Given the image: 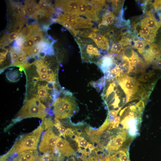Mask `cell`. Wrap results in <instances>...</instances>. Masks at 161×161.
Wrapping results in <instances>:
<instances>
[{
  "mask_svg": "<svg viewBox=\"0 0 161 161\" xmlns=\"http://www.w3.org/2000/svg\"><path fill=\"white\" fill-rule=\"evenodd\" d=\"M44 128L43 121L38 127L31 133L21 136L10 149L4 155L8 156L24 151L36 150Z\"/></svg>",
  "mask_w": 161,
  "mask_h": 161,
  "instance_id": "1",
  "label": "cell"
},
{
  "mask_svg": "<svg viewBox=\"0 0 161 161\" xmlns=\"http://www.w3.org/2000/svg\"><path fill=\"white\" fill-rule=\"evenodd\" d=\"M45 105L35 97L27 100L13 119L16 123L30 117H37L43 120L48 113Z\"/></svg>",
  "mask_w": 161,
  "mask_h": 161,
  "instance_id": "2",
  "label": "cell"
},
{
  "mask_svg": "<svg viewBox=\"0 0 161 161\" xmlns=\"http://www.w3.org/2000/svg\"><path fill=\"white\" fill-rule=\"evenodd\" d=\"M125 93L126 103L134 99L141 100L138 93V87L140 84L138 80L124 73H120V77L117 82Z\"/></svg>",
  "mask_w": 161,
  "mask_h": 161,
  "instance_id": "3",
  "label": "cell"
},
{
  "mask_svg": "<svg viewBox=\"0 0 161 161\" xmlns=\"http://www.w3.org/2000/svg\"><path fill=\"white\" fill-rule=\"evenodd\" d=\"M78 44L80 47L81 57L84 62L97 64L101 58V55L95 45L89 43L83 44L79 39Z\"/></svg>",
  "mask_w": 161,
  "mask_h": 161,
  "instance_id": "4",
  "label": "cell"
},
{
  "mask_svg": "<svg viewBox=\"0 0 161 161\" xmlns=\"http://www.w3.org/2000/svg\"><path fill=\"white\" fill-rule=\"evenodd\" d=\"M59 137L54 133L52 128L47 129L43 134L39 144V151L44 154H55V146Z\"/></svg>",
  "mask_w": 161,
  "mask_h": 161,
  "instance_id": "5",
  "label": "cell"
},
{
  "mask_svg": "<svg viewBox=\"0 0 161 161\" xmlns=\"http://www.w3.org/2000/svg\"><path fill=\"white\" fill-rule=\"evenodd\" d=\"M40 155L37 150H30L5 156H2L0 161H38Z\"/></svg>",
  "mask_w": 161,
  "mask_h": 161,
  "instance_id": "6",
  "label": "cell"
},
{
  "mask_svg": "<svg viewBox=\"0 0 161 161\" xmlns=\"http://www.w3.org/2000/svg\"><path fill=\"white\" fill-rule=\"evenodd\" d=\"M81 0H59L55 3L56 7L61 9L65 14L77 15Z\"/></svg>",
  "mask_w": 161,
  "mask_h": 161,
  "instance_id": "7",
  "label": "cell"
},
{
  "mask_svg": "<svg viewBox=\"0 0 161 161\" xmlns=\"http://www.w3.org/2000/svg\"><path fill=\"white\" fill-rule=\"evenodd\" d=\"M134 28L139 37L150 43L154 41L157 32L151 30L140 21L135 24Z\"/></svg>",
  "mask_w": 161,
  "mask_h": 161,
  "instance_id": "8",
  "label": "cell"
},
{
  "mask_svg": "<svg viewBox=\"0 0 161 161\" xmlns=\"http://www.w3.org/2000/svg\"><path fill=\"white\" fill-rule=\"evenodd\" d=\"M55 149L60 156L69 157L75 154L74 151L70 146L68 142L60 137L57 140Z\"/></svg>",
  "mask_w": 161,
  "mask_h": 161,
  "instance_id": "9",
  "label": "cell"
},
{
  "mask_svg": "<svg viewBox=\"0 0 161 161\" xmlns=\"http://www.w3.org/2000/svg\"><path fill=\"white\" fill-rule=\"evenodd\" d=\"M98 30L97 29H93L92 31L90 32L87 37L92 39L100 49L108 50L109 48V40L103 35L97 32Z\"/></svg>",
  "mask_w": 161,
  "mask_h": 161,
  "instance_id": "10",
  "label": "cell"
},
{
  "mask_svg": "<svg viewBox=\"0 0 161 161\" xmlns=\"http://www.w3.org/2000/svg\"><path fill=\"white\" fill-rule=\"evenodd\" d=\"M114 63L112 55H106L102 58L97 64L102 72L105 74L110 70Z\"/></svg>",
  "mask_w": 161,
  "mask_h": 161,
  "instance_id": "11",
  "label": "cell"
},
{
  "mask_svg": "<svg viewBox=\"0 0 161 161\" xmlns=\"http://www.w3.org/2000/svg\"><path fill=\"white\" fill-rule=\"evenodd\" d=\"M75 21L74 28L80 29L92 27L93 24L88 19L75 15Z\"/></svg>",
  "mask_w": 161,
  "mask_h": 161,
  "instance_id": "12",
  "label": "cell"
},
{
  "mask_svg": "<svg viewBox=\"0 0 161 161\" xmlns=\"http://www.w3.org/2000/svg\"><path fill=\"white\" fill-rule=\"evenodd\" d=\"M10 4L11 10L16 18L24 16L26 13L24 7L21 3L13 2Z\"/></svg>",
  "mask_w": 161,
  "mask_h": 161,
  "instance_id": "13",
  "label": "cell"
},
{
  "mask_svg": "<svg viewBox=\"0 0 161 161\" xmlns=\"http://www.w3.org/2000/svg\"><path fill=\"white\" fill-rule=\"evenodd\" d=\"M115 15L110 10L106 11L102 16V21L99 25V27L102 26H107L114 23Z\"/></svg>",
  "mask_w": 161,
  "mask_h": 161,
  "instance_id": "14",
  "label": "cell"
},
{
  "mask_svg": "<svg viewBox=\"0 0 161 161\" xmlns=\"http://www.w3.org/2000/svg\"><path fill=\"white\" fill-rule=\"evenodd\" d=\"M35 32L32 24H26L20 32V35L26 40L30 37Z\"/></svg>",
  "mask_w": 161,
  "mask_h": 161,
  "instance_id": "15",
  "label": "cell"
},
{
  "mask_svg": "<svg viewBox=\"0 0 161 161\" xmlns=\"http://www.w3.org/2000/svg\"><path fill=\"white\" fill-rule=\"evenodd\" d=\"M47 89L46 86L38 85L37 87L38 95H37V96L38 97L40 101L47 105V99L50 95H48Z\"/></svg>",
  "mask_w": 161,
  "mask_h": 161,
  "instance_id": "16",
  "label": "cell"
},
{
  "mask_svg": "<svg viewBox=\"0 0 161 161\" xmlns=\"http://www.w3.org/2000/svg\"><path fill=\"white\" fill-rule=\"evenodd\" d=\"M88 6V1L81 0L79 6L77 15L85 16L87 10Z\"/></svg>",
  "mask_w": 161,
  "mask_h": 161,
  "instance_id": "17",
  "label": "cell"
},
{
  "mask_svg": "<svg viewBox=\"0 0 161 161\" xmlns=\"http://www.w3.org/2000/svg\"><path fill=\"white\" fill-rule=\"evenodd\" d=\"M34 41L35 44H38L44 40L43 32L39 30L35 32L30 37Z\"/></svg>",
  "mask_w": 161,
  "mask_h": 161,
  "instance_id": "18",
  "label": "cell"
},
{
  "mask_svg": "<svg viewBox=\"0 0 161 161\" xmlns=\"http://www.w3.org/2000/svg\"><path fill=\"white\" fill-rule=\"evenodd\" d=\"M148 43L144 40H139L134 44L133 46L134 48L137 49L140 53L142 54Z\"/></svg>",
  "mask_w": 161,
  "mask_h": 161,
  "instance_id": "19",
  "label": "cell"
},
{
  "mask_svg": "<svg viewBox=\"0 0 161 161\" xmlns=\"http://www.w3.org/2000/svg\"><path fill=\"white\" fill-rule=\"evenodd\" d=\"M123 46L119 41L116 43H113L111 49L110 53L112 54L119 53L123 49Z\"/></svg>",
  "mask_w": 161,
  "mask_h": 161,
  "instance_id": "20",
  "label": "cell"
},
{
  "mask_svg": "<svg viewBox=\"0 0 161 161\" xmlns=\"http://www.w3.org/2000/svg\"><path fill=\"white\" fill-rule=\"evenodd\" d=\"M35 44L32 38L30 37L26 40L21 47L22 50L26 52L28 49L32 48Z\"/></svg>",
  "mask_w": 161,
  "mask_h": 161,
  "instance_id": "21",
  "label": "cell"
},
{
  "mask_svg": "<svg viewBox=\"0 0 161 161\" xmlns=\"http://www.w3.org/2000/svg\"><path fill=\"white\" fill-rule=\"evenodd\" d=\"M41 51L40 47L38 44L34 45L32 48L27 50L26 52L28 55L37 54Z\"/></svg>",
  "mask_w": 161,
  "mask_h": 161,
  "instance_id": "22",
  "label": "cell"
},
{
  "mask_svg": "<svg viewBox=\"0 0 161 161\" xmlns=\"http://www.w3.org/2000/svg\"><path fill=\"white\" fill-rule=\"evenodd\" d=\"M152 75L153 73L151 71L148 73H145L139 76L138 80L141 82H145L149 80Z\"/></svg>",
  "mask_w": 161,
  "mask_h": 161,
  "instance_id": "23",
  "label": "cell"
},
{
  "mask_svg": "<svg viewBox=\"0 0 161 161\" xmlns=\"http://www.w3.org/2000/svg\"><path fill=\"white\" fill-rule=\"evenodd\" d=\"M19 32L16 30L8 34L7 37L8 42L11 43L13 41L17 39L20 35Z\"/></svg>",
  "mask_w": 161,
  "mask_h": 161,
  "instance_id": "24",
  "label": "cell"
},
{
  "mask_svg": "<svg viewBox=\"0 0 161 161\" xmlns=\"http://www.w3.org/2000/svg\"><path fill=\"white\" fill-rule=\"evenodd\" d=\"M151 64L153 69H161V55L155 58Z\"/></svg>",
  "mask_w": 161,
  "mask_h": 161,
  "instance_id": "25",
  "label": "cell"
},
{
  "mask_svg": "<svg viewBox=\"0 0 161 161\" xmlns=\"http://www.w3.org/2000/svg\"><path fill=\"white\" fill-rule=\"evenodd\" d=\"M45 130L52 128L54 125L53 122L50 117L45 118L43 120Z\"/></svg>",
  "mask_w": 161,
  "mask_h": 161,
  "instance_id": "26",
  "label": "cell"
},
{
  "mask_svg": "<svg viewBox=\"0 0 161 161\" xmlns=\"http://www.w3.org/2000/svg\"><path fill=\"white\" fill-rule=\"evenodd\" d=\"M105 83V76L103 77L100 80L95 82L93 84V86L97 89L101 90Z\"/></svg>",
  "mask_w": 161,
  "mask_h": 161,
  "instance_id": "27",
  "label": "cell"
},
{
  "mask_svg": "<svg viewBox=\"0 0 161 161\" xmlns=\"http://www.w3.org/2000/svg\"><path fill=\"white\" fill-rule=\"evenodd\" d=\"M41 51L44 52L46 54L49 55H53L54 54V50L52 46L47 43Z\"/></svg>",
  "mask_w": 161,
  "mask_h": 161,
  "instance_id": "28",
  "label": "cell"
},
{
  "mask_svg": "<svg viewBox=\"0 0 161 161\" xmlns=\"http://www.w3.org/2000/svg\"><path fill=\"white\" fill-rule=\"evenodd\" d=\"M12 64L14 63L17 59L19 57L20 54L15 52L13 47H11L10 49Z\"/></svg>",
  "mask_w": 161,
  "mask_h": 161,
  "instance_id": "29",
  "label": "cell"
},
{
  "mask_svg": "<svg viewBox=\"0 0 161 161\" xmlns=\"http://www.w3.org/2000/svg\"><path fill=\"white\" fill-rule=\"evenodd\" d=\"M153 6L157 11L161 12V0H155L153 3Z\"/></svg>",
  "mask_w": 161,
  "mask_h": 161,
  "instance_id": "30",
  "label": "cell"
},
{
  "mask_svg": "<svg viewBox=\"0 0 161 161\" xmlns=\"http://www.w3.org/2000/svg\"><path fill=\"white\" fill-rule=\"evenodd\" d=\"M26 40L23 37L19 35L17 39L16 40L15 43L18 46L21 47Z\"/></svg>",
  "mask_w": 161,
  "mask_h": 161,
  "instance_id": "31",
  "label": "cell"
},
{
  "mask_svg": "<svg viewBox=\"0 0 161 161\" xmlns=\"http://www.w3.org/2000/svg\"><path fill=\"white\" fill-rule=\"evenodd\" d=\"M135 105L139 109L141 112H143L145 107V104L144 101L142 100L136 103Z\"/></svg>",
  "mask_w": 161,
  "mask_h": 161,
  "instance_id": "32",
  "label": "cell"
},
{
  "mask_svg": "<svg viewBox=\"0 0 161 161\" xmlns=\"http://www.w3.org/2000/svg\"><path fill=\"white\" fill-rule=\"evenodd\" d=\"M78 143L79 147H83L85 148L87 147L89 145V143L84 139L80 140Z\"/></svg>",
  "mask_w": 161,
  "mask_h": 161,
  "instance_id": "33",
  "label": "cell"
},
{
  "mask_svg": "<svg viewBox=\"0 0 161 161\" xmlns=\"http://www.w3.org/2000/svg\"><path fill=\"white\" fill-rule=\"evenodd\" d=\"M39 76L41 80H45L49 82H50L49 78L47 74H39Z\"/></svg>",
  "mask_w": 161,
  "mask_h": 161,
  "instance_id": "34",
  "label": "cell"
},
{
  "mask_svg": "<svg viewBox=\"0 0 161 161\" xmlns=\"http://www.w3.org/2000/svg\"><path fill=\"white\" fill-rule=\"evenodd\" d=\"M27 22L28 24H33L36 23V20L32 18H30L27 20Z\"/></svg>",
  "mask_w": 161,
  "mask_h": 161,
  "instance_id": "35",
  "label": "cell"
},
{
  "mask_svg": "<svg viewBox=\"0 0 161 161\" xmlns=\"http://www.w3.org/2000/svg\"><path fill=\"white\" fill-rule=\"evenodd\" d=\"M146 64H144L141 67L140 70V72L142 74H143L145 73L146 71Z\"/></svg>",
  "mask_w": 161,
  "mask_h": 161,
  "instance_id": "36",
  "label": "cell"
},
{
  "mask_svg": "<svg viewBox=\"0 0 161 161\" xmlns=\"http://www.w3.org/2000/svg\"><path fill=\"white\" fill-rule=\"evenodd\" d=\"M38 54L39 56L41 58L43 59L44 58V57L46 55V53L43 51H41Z\"/></svg>",
  "mask_w": 161,
  "mask_h": 161,
  "instance_id": "37",
  "label": "cell"
},
{
  "mask_svg": "<svg viewBox=\"0 0 161 161\" xmlns=\"http://www.w3.org/2000/svg\"><path fill=\"white\" fill-rule=\"evenodd\" d=\"M8 52V50H7L6 52L2 55V56L0 58V63H1L4 61L6 58V55L7 54V53Z\"/></svg>",
  "mask_w": 161,
  "mask_h": 161,
  "instance_id": "38",
  "label": "cell"
},
{
  "mask_svg": "<svg viewBox=\"0 0 161 161\" xmlns=\"http://www.w3.org/2000/svg\"><path fill=\"white\" fill-rule=\"evenodd\" d=\"M120 120V117L119 116L116 117L113 120V123L115 124H119Z\"/></svg>",
  "mask_w": 161,
  "mask_h": 161,
  "instance_id": "39",
  "label": "cell"
},
{
  "mask_svg": "<svg viewBox=\"0 0 161 161\" xmlns=\"http://www.w3.org/2000/svg\"><path fill=\"white\" fill-rule=\"evenodd\" d=\"M41 80L39 78L36 77H33L32 78V82L35 83H36L38 81Z\"/></svg>",
  "mask_w": 161,
  "mask_h": 161,
  "instance_id": "40",
  "label": "cell"
},
{
  "mask_svg": "<svg viewBox=\"0 0 161 161\" xmlns=\"http://www.w3.org/2000/svg\"><path fill=\"white\" fill-rule=\"evenodd\" d=\"M87 147L89 148L90 150L92 152V151L95 149V148L92 144H89Z\"/></svg>",
  "mask_w": 161,
  "mask_h": 161,
  "instance_id": "41",
  "label": "cell"
},
{
  "mask_svg": "<svg viewBox=\"0 0 161 161\" xmlns=\"http://www.w3.org/2000/svg\"><path fill=\"white\" fill-rule=\"evenodd\" d=\"M74 131L78 135H80L82 133V130L80 129H75Z\"/></svg>",
  "mask_w": 161,
  "mask_h": 161,
  "instance_id": "42",
  "label": "cell"
},
{
  "mask_svg": "<svg viewBox=\"0 0 161 161\" xmlns=\"http://www.w3.org/2000/svg\"><path fill=\"white\" fill-rule=\"evenodd\" d=\"M83 139H84L83 137L78 136L76 139L75 140V141L77 143H78L79 141Z\"/></svg>",
  "mask_w": 161,
  "mask_h": 161,
  "instance_id": "43",
  "label": "cell"
},
{
  "mask_svg": "<svg viewBox=\"0 0 161 161\" xmlns=\"http://www.w3.org/2000/svg\"><path fill=\"white\" fill-rule=\"evenodd\" d=\"M158 15L160 20H161V12L159 13Z\"/></svg>",
  "mask_w": 161,
  "mask_h": 161,
  "instance_id": "44",
  "label": "cell"
},
{
  "mask_svg": "<svg viewBox=\"0 0 161 161\" xmlns=\"http://www.w3.org/2000/svg\"><path fill=\"white\" fill-rule=\"evenodd\" d=\"M23 70H24L22 68H20L19 69V70L21 72Z\"/></svg>",
  "mask_w": 161,
  "mask_h": 161,
  "instance_id": "45",
  "label": "cell"
}]
</instances>
